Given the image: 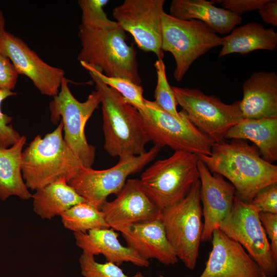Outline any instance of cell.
<instances>
[{
    "instance_id": "obj_23",
    "label": "cell",
    "mask_w": 277,
    "mask_h": 277,
    "mask_svg": "<svg viewBox=\"0 0 277 277\" xmlns=\"http://www.w3.org/2000/svg\"><path fill=\"white\" fill-rule=\"evenodd\" d=\"M222 48L219 57L237 53L245 54L257 50L273 51L277 48V33L256 22H249L234 28L222 37Z\"/></svg>"
},
{
    "instance_id": "obj_1",
    "label": "cell",
    "mask_w": 277,
    "mask_h": 277,
    "mask_svg": "<svg viewBox=\"0 0 277 277\" xmlns=\"http://www.w3.org/2000/svg\"><path fill=\"white\" fill-rule=\"evenodd\" d=\"M199 158L211 173L227 179L236 196L247 203L261 189L277 183V166L263 159L258 148L246 140L214 143L210 155Z\"/></svg>"
},
{
    "instance_id": "obj_12",
    "label": "cell",
    "mask_w": 277,
    "mask_h": 277,
    "mask_svg": "<svg viewBox=\"0 0 277 277\" xmlns=\"http://www.w3.org/2000/svg\"><path fill=\"white\" fill-rule=\"evenodd\" d=\"M219 229L246 250L266 275H275L277 261L272 254L259 212L250 203L235 196L232 210Z\"/></svg>"
},
{
    "instance_id": "obj_27",
    "label": "cell",
    "mask_w": 277,
    "mask_h": 277,
    "mask_svg": "<svg viewBox=\"0 0 277 277\" xmlns=\"http://www.w3.org/2000/svg\"><path fill=\"white\" fill-rule=\"evenodd\" d=\"M80 63L87 70L94 72L105 84L120 93L128 103L135 107L139 111L143 112L146 110L143 89L140 85L124 78L107 76L97 67L84 62Z\"/></svg>"
},
{
    "instance_id": "obj_38",
    "label": "cell",
    "mask_w": 277,
    "mask_h": 277,
    "mask_svg": "<svg viewBox=\"0 0 277 277\" xmlns=\"http://www.w3.org/2000/svg\"><path fill=\"white\" fill-rule=\"evenodd\" d=\"M260 277H269L267 275H266L265 273L262 270L261 275Z\"/></svg>"
},
{
    "instance_id": "obj_22",
    "label": "cell",
    "mask_w": 277,
    "mask_h": 277,
    "mask_svg": "<svg viewBox=\"0 0 277 277\" xmlns=\"http://www.w3.org/2000/svg\"><path fill=\"white\" fill-rule=\"evenodd\" d=\"M225 139L249 140L265 161L271 164L277 161V117L242 118L227 132Z\"/></svg>"
},
{
    "instance_id": "obj_33",
    "label": "cell",
    "mask_w": 277,
    "mask_h": 277,
    "mask_svg": "<svg viewBox=\"0 0 277 277\" xmlns=\"http://www.w3.org/2000/svg\"><path fill=\"white\" fill-rule=\"evenodd\" d=\"M267 0L212 1V4L220 3L224 9L241 16L245 13L258 10Z\"/></svg>"
},
{
    "instance_id": "obj_6",
    "label": "cell",
    "mask_w": 277,
    "mask_h": 277,
    "mask_svg": "<svg viewBox=\"0 0 277 277\" xmlns=\"http://www.w3.org/2000/svg\"><path fill=\"white\" fill-rule=\"evenodd\" d=\"M200 199V181L181 201L161 211L167 238L178 259L193 270L196 264L204 223Z\"/></svg>"
},
{
    "instance_id": "obj_31",
    "label": "cell",
    "mask_w": 277,
    "mask_h": 277,
    "mask_svg": "<svg viewBox=\"0 0 277 277\" xmlns=\"http://www.w3.org/2000/svg\"><path fill=\"white\" fill-rule=\"evenodd\" d=\"M108 0H79L78 4L82 10V24L93 25L108 18L104 7Z\"/></svg>"
},
{
    "instance_id": "obj_9",
    "label": "cell",
    "mask_w": 277,
    "mask_h": 277,
    "mask_svg": "<svg viewBox=\"0 0 277 277\" xmlns=\"http://www.w3.org/2000/svg\"><path fill=\"white\" fill-rule=\"evenodd\" d=\"M101 103V96L97 90L92 92L85 102L78 101L64 77L60 90L49 105L51 122L57 124L61 118L65 142L87 168H91L94 164L95 148L88 143L85 127Z\"/></svg>"
},
{
    "instance_id": "obj_19",
    "label": "cell",
    "mask_w": 277,
    "mask_h": 277,
    "mask_svg": "<svg viewBox=\"0 0 277 277\" xmlns=\"http://www.w3.org/2000/svg\"><path fill=\"white\" fill-rule=\"evenodd\" d=\"M240 108L243 118L277 117V74L275 72L257 71L242 87Z\"/></svg>"
},
{
    "instance_id": "obj_30",
    "label": "cell",
    "mask_w": 277,
    "mask_h": 277,
    "mask_svg": "<svg viewBox=\"0 0 277 277\" xmlns=\"http://www.w3.org/2000/svg\"><path fill=\"white\" fill-rule=\"evenodd\" d=\"M16 94V92L11 90L0 88V149L12 146L21 137L11 124L12 118L3 112L1 107L6 98Z\"/></svg>"
},
{
    "instance_id": "obj_21",
    "label": "cell",
    "mask_w": 277,
    "mask_h": 277,
    "mask_svg": "<svg viewBox=\"0 0 277 277\" xmlns=\"http://www.w3.org/2000/svg\"><path fill=\"white\" fill-rule=\"evenodd\" d=\"M170 15L179 19H196L222 35L230 33L242 22L241 16L205 0H173Z\"/></svg>"
},
{
    "instance_id": "obj_29",
    "label": "cell",
    "mask_w": 277,
    "mask_h": 277,
    "mask_svg": "<svg viewBox=\"0 0 277 277\" xmlns=\"http://www.w3.org/2000/svg\"><path fill=\"white\" fill-rule=\"evenodd\" d=\"M81 274L84 277H145L140 271L129 276L119 266L111 262L100 263L94 256L84 252L79 258Z\"/></svg>"
},
{
    "instance_id": "obj_2",
    "label": "cell",
    "mask_w": 277,
    "mask_h": 277,
    "mask_svg": "<svg viewBox=\"0 0 277 277\" xmlns=\"http://www.w3.org/2000/svg\"><path fill=\"white\" fill-rule=\"evenodd\" d=\"M78 36L82 48L77 61L100 68L107 76L140 85L136 50L127 44L125 31L116 21L108 18L95 25L81 24Z\"/></svg>"
},
{
    "instance_id": "obj_8",
    "label": "cell",
    "mask_w": 277,
    "mask_h": 277,
    "mask_svg": "<svg viewBox=\"0 0 277 277\" xmlns=\"http://www.w3.org/2000/svg\"><path fill=\"white\" fill-rule=\"evenodd\" d=\"M146 110L140 112L147 134L154 145L167 146L174 151H184L198 156L209 155L214 142L200 131L180 112L176 117L159 107L154 101L145 98Z\"/></svg>"
},
{
    "instance_id": "obj_28",
    "label": "cell",
    "mask_w": 277,
    "mask_h": 277,
    "mask_svg": "<svg viewBox=\"0 0 277 277\" xmlns=\"http://www.w3.org/2000/svg\"><path fill=\"white\" fill-rule=\"evenodd\" d=\"M154 67L157 75L154 102L165 111L176 117H180L181 114L176 109L177 104L173 91L167 79L163 60L158 59L154 64Z\"/></svg>"
},
{
    "instance_id": "obj_11",
    "label": "cell",
    "mask_w": 277,
    "mask_h": 277,
    "mask_svg": "<svg viewBox=\"0 0 277 277\" xmlns=\"http://www.w3.org/2000/svg\"><path fill=\"white\" fill-rule=\"evenodd\" d=\"M161 149L154 145L143 154L119 159L115 165L107 169L84 167L68 184L87 202L101 209L108 196L112 194L116 195L127 177L141 171L156 157Z\"/></svg>"
},
{
    "instance_id": "obj_3",
    "label": "cell",
    "mask_w": 277,
    "mask_h": 277,
    "mask_svg": "<svg viewBox=\"0 0 277 277\" xmlns=\"http://www.w3.org/2000/svg\"><path fill=\"white\" fill-rule=\"evenodd\" d=\"M88 71L101 96L104 149L119 159L145 153V146L150 140L140 111L94 72Z\"/></svg>"
},
{
    "instance_id": "obj_36",
    "label": "cell",
    "mask_w": 277,
    "mask_h": 277,
    "mask_svg": "<svg viewBox=\"0 0 277 277\" xmlns=\"http://www.w3.org/2000/svg\"><path fill=\"white\" fill-rule=\"evenodd\" d=\"M262 20L266 23L277 26V1L267 0L258 10Z\"/></svg>"
},
{
    "instance_id": "obj_17",
    "label": "cell",
    "mask_w": 277,
    "mask_h": 277,
    "mask_svg": "<svg viewBox=\"0 0 277 277\" xmlns=\"http://www.w3.org/2000/svg\"><path fill=\"white\" fill-rule=\"evenodd\" d=\"M212 249L199 277H260L262 270L244 248L220 229L213 231Z\"/></svg>"
},
{
    "instance_id": "obj_25",
    "label": "cell",
    "mask_w": 277,
    "mask_h": 277,
    "mask_svg": "<svg viewBox=\"0 0 277 277\" xmlns=\"http://www.w3.org/2000/svg\"><path fill=\"white\" fill-rule=\"evenodd\" d=\"M32 194L33 210L43 219L61 215L71 207L86 200L65 179H59Z\"/></svg>"
},
{
    "instance_id": "obj_14",
    "label": "cell",
    "mask_w": 277,
    "mask_h": 277,
    "mask_svg": "<svg viewBox=\"0 0 277 277\" xmlns=\"http://www.w3.org/2000/svg\"><path fill=\"white\" fill-rule=\"evenodd\" d=\"M0 53L10 60L18 74L28 77L42 94H58L65 71L45 63L23 40L5 28H0Z\"/></svg>"
},
{
    "instance_id": "obj_35",
    "label": "cell",
    "mask_w": 277,
    "mask_h": 277,
    "mask_svg": "<svg viewBox=\"0 0 277 277\" xmlns=\"http://www.w3.org/2000/svg\"><path fill=\"white\" fill-rule=\"evenodd\" d=\"M18 75L10 60L0 53V88L13 89L17 83Z\"/></svg>"
},
{
    "instance_id": "obj_18",
    "label": "cell",
    "mask_w": 277,
    "mask_h": 277,
    "mask_svg": "<svg viewBox=\"0 0 277 277\" xmlns=\"http://www.w3.org/2000/svg\"><path fill=\"white\" fill-rule=\"evenodd\" d=\"M121 233L127 247L142 258L148 261L156 259L166 265L178 262L160 217L132 225Z\"/></svg>"
},
{
    "instance_id": "obj_13",
    "label": "cell",
    "mask_w": 277,
    "mask_h": 277,
    "mask_svg": "<svg viewBox=\"0 0 277 277\" xmlns=\"http://www.w3.org/2000/svg\"><path fill=\"white\" fill-rule=\"evenodd\" d=\"M165 0H125L114 7L112 15L125 31L130 33L138 47L164 57L161 50V16Z\"/></svg>"
},
{
    "instance_id": "obj_26",
    "label": "cell",
    "mask_w": 277,
    "mask_h": 277,
    "mask_svg": "<svg viewBox=\"0 0 277 277\" xmlns=\"http://www.w3.org/2000/svg\"><path fill=\"white\" fill-rule=\"evenodd\" d=\"M60 216L63 226L74 232L110 228L102 211L87 202L71 207Z\"/></svg>"
},
{
    "instance_id": "obj_4",
    "label": "cell",
    "mask_w": 277,
    "mask_h": 277,
    "mask_svg": "<svg viewBox=\"0 0 277 277\" xmlns=\"http://www.w3.org/2000/svg\"><path fill=\"white\" fill-rule=\"evenodd\" d=\"M63 124L44 137L36 136L22 152V172L28 189L36 190L59 179L67 182L84 167L65 142Z\"/></svg>"
},
{
    "instance_id": "obj_5",
    "label": "cell",
    "mask_w": 277,
    "mask_h": 277,
    "mask_svg": "<svg viewBox=\"0 0 277 277\" xmlns=\"http://www.w3.org/2000/svg\"><path fill=\"white\" fill-rule=\"evenodd\" d=\"M199 156L175 151L170 157L152 164L141 176L142 187L161 211L183 199L199 180Z\"/></svg>"
},
{
    "instance_id": "obj_32",
    "label": "cell",
    "mask_w": 277,
    "mask_h": 277,
    "mask_svg": "<svg viewBox=\"0 0 277 277\" xmlns=\"http://www.w3.org/2000/svg\"><path fill=\"white\" fill-rule=\"evenodd\" d=\"M259 213H277V183L261 189L250 203Z\"/></svg>"
},
{
    "instance_id": "obj_24",
    "label": "cell",
    "mask_w": 277,
    "mask_h": 277,
    "mask_svg": "<svg viewBox=\"0 0 277 277\" xmlns=\"http://www.w3.org/2000/svg\"><path fill=\"white\" fill-rule=\"evenodd\" d=\"M26 137L21 136L12 146L0 149V200L14 195L24 200L32 198L22 172L23 148Z\"/></svg>"
},
{
    "instance_id": "obj_39",
    "label": "cell",
    "mask_w": 277,
    "mask_h": 277,
    "mask_svg": "<svg viewBox=\"0 0 277 277\" xmlns=\"http://www.w3.org/2000/svg\"><path fill=\"white\" fill-rule=\"evenodd\" d=\"M159 277H164L163 275H160Z\"/></svg>"
},
{
    "instance_id": "obj_20",
    "label": "cell",
    "mask_w": 277,
    "mask_h": 277,
    "mask_svg": "<svg viewBox=\"0 0 277 277\" xmlns=\"http://www.w3.org/2000/svg\"><path fill=\"white\" fill-rule=\"evenodd\" d=\"M119 234L111 228L94 229L86 233L74 232L77 246L89 255H103L106 262L120 266L130 263L139 267H148L149 261L140 256L135 251L122 245Z\"/></svg>"
},
{
    "instance_id": "obj_34",
    "label": "cell",
    "mask_w": 277,
    "mask_h": 277,
    "mask_svg": "<svg viewBox=\"0 0 277 277\" xmlns=\"http://www.w3.org/2000/svg\"><path fill=\"white\" fill-rule=\"evenodd\" d=\"M259 214L265 232L270 240L272 254L277 261V213L261 212Z\"/></svg>"
},
{
    "instance_id": "obj_16",
    "label": "cell",
    "mask_w": 277,
    "mask_h": 277,
    "mask_svg": "<svg viewBox=\"0 0 277 277\" xmlns=\"http://www.w3.org/2000/svg\"><path fill=\"white\" fill-rule=\"evenodd\" d=\"M200 181V199L203 205L204 227L201 242L211 241L213 232L219 229L230 213L235 190L221 175L211 173L200 159L197 164Z\"/></svg>"
},
{
    "instance_id": "obj_37",
    "label": "cell",
    "mask_w": 277,
    "mask_h": 277,
    "mask_svg": "<svg viewBox=\"0 0 277 277\" xmlns=\"http://www.w3.org/2000/svg\"><path fill=\"white\" fill-rule=\"evenodd\" d=\"M0 28H5V19L2 12L0 10Z\"/></svg>"
},
{
    "instance_id": "obj_15",
    "label": "cell",
    "mask_w": 277,
    "mask_h": 277,
    "mask_svg": "<svg viewBox=\"0 0 277 277\" xmlns=\"http://www.w3.org/2000/svg\"><path fill=\"white\" fill-rule=\"evenodd\" d=\"M101 210L110 228L120 232L129 227L160 218L161 210L143 189L140 179H127L116 198Z\"/></svg>"
},
{
    "instance_id": "obj_10",
    "label": "cell",
    "mask_w": 277,
    "mask_h": 277,
    "mask_svg": "<svg viewBox=\"0 0 277 277\" xmlns=\"http://www.w3.org/2000/svg\"><path fill=\"white\" fill-rule=\"evenodd\" d=\"M177 105L189 121L214 143L225 140L227 132L243 118L241 100L231 104L197 88L171 87Z\"/></svg>"
},
{
    "instance_id": "obj_7",
    "label": "cell",
    "mask_w": 277,
    "mask_h": 277,
    "mask_svg": "<svg viewBox=\"0 0 277 277\" xmlns=\"http://www.w3.org/2000/svg\"><path fill=\"white\" fill-rule=\"evenodd\" d=\"M162 51L170 52L175 61L173 77L181 81L201 56L222 45V37L203 22L184 21L164 12L161 16Z\"/></svg>"
}]
</instances>
